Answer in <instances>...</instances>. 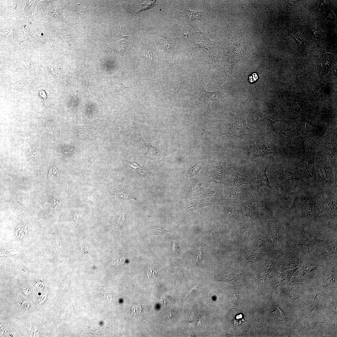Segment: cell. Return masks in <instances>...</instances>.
<instances>
[{
  "mask_svg": "<svg viewBox=\"0 0 337 337\" xmlns=\"http://www.w3.org/2000/svg\"><path fill=\"white\" fill-rule=\"evenodd\" d=\"M254 192L251 185L246 188L242 186H232L228 189L225 198L232 204L241 205L251 198Z\"/></svg>",
  "mask_w": 337,
  "mask_h": 337,
  "instance_id": "cell-2",
  "label": "cell"
},
{
  "mask_svg": "<svg viewBox=\"0 0 337 337\" xmlns=\"http://www.w3.org/2000/svg\"><path fill=\"white\" fill-rule=\"evenodd\" d=\"M35 285L36 287L41 290L43 289L44 287V283L42 281L36 282L35 283Z\"/></svg>",
  "mask_w": 337,
  "mask_h": 337,
  "instance_id": "cell-37",
  "label": "cell"
},
{
  "mask_svg": "<svg viewBox=\"0 0 337 337\" xmlns=\"http://www.w3.org/2000/svg\"><path fill=\"white\" fill-rule=\"evenodd\" d=\"M38 93L40 96L42 97L44 103L47 106H49L50 104L49 101L47 99L46 96L45 92L42 90H40L38 91Z\"/></svg>",
  "mask_w": 337,
  "mask_h": 337,
  "instance_id": "cell-31",
  "label": "cell"
},
{
  "mask_svg": "<svg viewBox=\"0 0 337 337\" xmlns=\"http://www.w3.org/2000/svg\"><path fill=\"white\" fill-rule=\"evenodd\" d=\"M129 165L132 168H134L140 174L144 176H149V174L147 171L135 163H132L131 164H129Z\"/></svg>",
  "mask_w": 337,
  "mask_h": 337,
  "instance_id": "cell-26",
  "label": "cell"
},
{
  "mask_svg": "<svg viewBox=\"0 0 337 337\" xmlns=\"http://www.w3.org/2000/svg\"><path fill=\"white\" fill-rule=\"evenodd\" d=\"M315 152L314 150L308 152L304 157L303 162L306 172L308 176L312 178L314 176L315 170Z\"/></svg>",
  "mask_w": 337,
  "mask_h": 337,
  "instance_id": "cell-16",
  "label": "cell"
},
{
  "mask_svg": "<svg viewBox=\"0 0 337 337\" xmlns=\"http://www.w3.org/2000/svg\"><path fill=\"white\" fill-rule=\"evenodd\" d=\"M254 114L256 116V118L262 124L266 127L273 131L276 133L280 134H283L287 135L284 132L279 133L276 131L275 124L276 122L278 121V120H272L259 112H254Z\"/></svg>",
  "mask_w": 337,
  "mask_h": 337,
  "instance_id": "cell-18",
  "label": "cell"
},
{
  "mask_svg": "<svg viewBox=\"0 0 337 337\" xmlns=\"http://www.w3.org/2000/svg\"><path fill=\"white\" fill-rule=\"evenodd\" d=\"M299 178L296 172L293 170L285 169L281 171L275 180L280 182H288L298 180Z\"/></svg>",
  "mask_w": 337,
  "mask_h": 337,
  "instance_id": "cell-17",
  "label": "cell"
},
{
  "mask_svg": "<svg viewBox=\"0 0 337 337\" xmlns=\"http://www.w3.org/2000/svg\"><path fill=\"white\" fill-rule=\"evenodd\" d=\"M194 85L200 96L206 100L216 101L218 100L219 95L217 91L210 92L205 90L202 84L200 74L194 76Z\"/></svg>",
  "mask_w": 337,
  "mask_h": 337,
  "instance_id": "cell-13",
  "label": "cell"
},
{
  "mask_svg": "<svg viewBox=\"0 0 337 337\" xmlns=\"http://www.w3.org/2000/svg\"><path fill=\"white\" fill-rule=\"evenodd\" d=\"M115 196L117 198H121L123 199H136L135 197L132 194L124 191H117L115 193Z\"/></svg>",
  "mask_w": 337,
  "mask_h": 337,
  "instance_id": "cell-25",
  "label": "cell"
},
{
  "mask_svg": "<svg viewBox=\"0 0 337 337\" xmlns=\"http://www.w3.org/2000/svg\"><path fill=\"white\" fill-rule=\"evenodd\" d=\"M335 181L334 183V185L332 187V188H334L336 189L337 188V171L336 170L335 171Z\"/></svg>",
  "mask_w": 337,
  "mask_h": 337,
  "instance_id": "cell-41",
  "label": "cell"
},
{
  "mask_svg": "<svg viewBox=\"0 0 337 337\" xmlns=\"http://www.w3.org/2000/svg\"><path fill=\"white\" fill-rule=\"evenodd\" d=\"M46 298V295H45L42 296L40 297L38 299V303L39 304H41L44 302Z\"/></svg>",
  "mask_w": 337,
  "mask_h": 337,
  "instance_id": "cell-39",
  "label": "cell"
},
{
  "mask_svg": "<svg viewBox=\"0 0 337 337\" xmlns=\"http://www.w3.org/2000/svg\"><path fill=\"white\" fill-rule=\"evenodd\" d=\"M153 231L155 234H161L167 232L168 231L162 227H156L153 229Z\"/></svg>",
  "mask_w": 337,
  "mask_h": 337,
  "instance_id": "cell-32",
  "label": "cell"
},
{
  "mask_svg": "<svg viewBox=\"0 0 337 337\" xmlns=\"http://www.w3.org/2000/svg\"><path fill=\"white\" fill-rule=\"evenodd\" d=\"M323 139V155L330 161L337 152L336 131L328 133Z\"/></svg>",
  "mask_w": 337,
  "mask_h": 337,
  "instance_id": "cell-7",
  "label": "cell"
},
{
  "mask_svg": "<svg viewBox=\"0 0 337 337\" xmlns=\"http://www.w3.org/2000/svg\"><path fill=\"white\" fill-rule=\"evenodd\" d=\"M325 201L326 204L330 209L333 212L337 214V201L335 199L330 196L325 198Z\"/></svg>",
  "mask_w": 337,
  "mask_h": 337,
  "instance_id": "cell-24",
  "label": "cell"
},
{
  "mask_svg": "<svg viewBox=\"0 0 337 337\" xmlns=\"http://www.w3.org/2000/svg\"><path fill=\"white\" fill-rule=\"evenodd\" d=\"M31 289L27 287H25L23 288L22 290V292L25 295H29L31 292Z\"/></svg>",
  "mask_w": 337,
  "mask_h": 337,
  "instance_id": "cell-38",
  "label": "cell"
},
{
  "mask_svg": "<svg viewBox=\"0 0 337 337\" xmlns=\"http://www.w3.org/2000/svg\"><path fill=\"white\" fill-rule=\"evenodd\" d=\"M315 206L312 199L309 197L303 198L301 201V211L306 216L311 215L314 212Z\"/></svg>",
  "mask_w": 337,
  "mask_h": 337,
  "instance_id": "cell-19",
  "label": "cell"
},
{
  "mask_svg": "<svg viewBox=\"0 0 337 337\" xmlns=\"http://www.w3.org/2000/svg\"><path fill=\"white\" fill-rule=\"evenodd\" d=\"M239 61L235 60L222 63L220 66L218 72V78L221 83L232 79L233 68L234 65Z\"/></svg>",
  "mask_w": 337,
  "mask_h": 337,
  "instance_id": "cell-14",
  "label": "cell"
},
{
  "mask_svg": "<svg viewBox=\"0 0 337 337\" xmlns=\"http://www.w3.org/2000/svg\"><path fill=\"white\" fill-rule=\"evenodd\" d=\"M298 195L297 193H295L288 197L286 203L285 208L286 210L290 211L293 209L297 198Z\"/></svg>",
  "mask_w": 337,
  "mask_h": 337,
  "instance_id": "cell-23",
  "label": "cell"
},
{
  "mask_svg": "<svg viewBox=\"0 0 337 337\" xmlns=\"http://www.w3.org/2000/svg\"><path fill=\"white\" fill-rule=\"evenodd\" d=\"M246 132L253 133L252 130L248 127L244 114L242 113L234 117L225 131L226 134L232 135L243 139L239 134Z\"/></svg>",
  "mask_w": 337,
  "mask_h": 337,
  "instance_id": "cell-4",
  "label": "cell"
},
{
  "mask_svg": "<svg viewBox=\"0 0 337 337\" xmlns=\"http://www.w3.org/2000/svg\"><path fill=\"white\" fill-rule=\"evenodd\" d=\"M22 307L25 309H27L29 307V303L27 301H24L22 303Z\"/></svg>",
  "mask_w": 337,
  "mask_h": 337,
  "instance_id": "cell-40",
  "label": "cell"
},
{
  "mask_svg": "<svg viewBox=\"0 0 337 337\" xmlns=\"http://www.w3.org/2000/svg\"><path fill=\"white\" fill-rule=\"evenodd\" d=\"M136 2L133 7V12L135 14H137L140 11L151 7L155 5L154 1H141Z\"/></svg>",
  "mask_w": 337,
  "mask_h": 337,
  "instance_id": "cell-20",
  "label": "cell"
},
{
  "mask_svg": "<svg viewBox=\"0 0 337 337\" xmlns=\"http://www.w3.org/2000/svg\"><path fill=\"white\" fill-rule=\"evenodd\" d=\"M185 14L188 19L191 22L195 20H199L203 22L202 20V13L200 12L191 11L187 7Z\"/></svg>",
  "mask_w": 337,
  "mask_h": 337,
  "instance_id": "cell-21",
  "label": "cell"
},
{
  "mask_svg": "<svg viewBox=\"0 0 337 337\" xmlns=\"http://www.w3.org/2000/svg\"><path fill=\"white\" fill-rule=\"evenodd\" d=\"M143 49V55L144 57L148 60L152 61L154 59V56L151 50L147 47H144Z\"/></svg>",
  "mask_w": 337,
  "mask_h": 337,
  "instance_id": "cell-27",
  "label": "cell"
},
{
  "mask_svg": "<svg viewBox=\"0 0 337 337\" xmlns=\"http://www.w3.org/2000/svg\"><path fill=\"white\" fill-rule=\"evenodd\" d=\"M160 43L162 48L167 51H169L172 47V41L168 36L164 35L161 37Z\"/></svg>",
  "mask_w": 337,
  "mask_h": 337,
  "instance_id": "cell-22",
  "label": "cell"
},
{
  "mask_svg": "<svg viewBox=\"0 0 337 337\" xmlns=\"http://www.w3.org/2000/svg\"><path fill=\"white\" fill-rule=\"evenodd\" d=\"M280 149L271 142L265 139L255 141L250 147L249 153L251 157L254 159L256 158L272 154L280 153Z\"/></svg>",
  "mask_w": 337,
  "mask_h": 337,
  "instance_id": "cell-3",
  "label": "cell"
},
{
  "mask_svg": "<svg viewBox=\"0 0 337 337\" xmlns=\"http://www.w3.org/2000/svg\"><path fill=\"white\" fill-rule=\"evenodd\" d=\"M296 122L295 134L305 141H311L318 139L323 133V128L314 125L308 121L303 112L301 114L300 122Z\"/></svg>",
  "mask_w": 337,
  "mask_h": 337,
  "instance_id": "cell-1",
  "label": "cell"
},
{
  "mask_svg": "<svg viewBox=\"0 0 337 337\" xmlns=\"http://www.w3.org/2000/svg\"><path fill=\"white\" fill-rule=\"evenodd\" d=\"M306 98L295 102H288L282 107V111L289 116L296 120L297 115L306 103Z\"/></svg>",
  "mask_w": 337,
  "mask_h": 337,
  "instance_id": "cell-11",
  "label": "cell"
},
{
  "mask_svg": "<svg viewBox=\"0 0 337 337\" xmlns=\"http://www.w3.org/2000/svg\"><path fill=\"white\" fill-rule=\"evenodd\" d=\"M195 39L193 46L194 49L202 47L206 49L209 53L212 61L213 58L217 56V48L221 44L220 41L213 42L211 41L203 32L200 31L195 33Z\"/></svg>",
  "mask_w": 337,
  "mask_h": 337,
  "instance_id": "cell-5",
  "label": "cell"
},
{
  "mask_svg": "<svg viewBox=\"0 0 337 337\" xmlns=\"http://www.w3.org/2000/svg\"><path fill=\"white\" fill-rule=\"evenodd\" d=\"M240 274H233L222 278L228 281L234 282L239 280L240 278Z\"/></svg>",
  "mask_w": 337,
  "mask_h": 337,
  "instance_id": "cell-29",
  "label": "cell"
},
{
  "mask_svg": "<svg viewBox=\"0 0 337 337\" xmlns=\"http://www.w3.org/2000/svg\"><path fill=\"white\" fill-rule=\"evenodd\" d=\"M325 156L321 155L316 159L315 169L318 178L324 183H328L332 173L331 170Z\"/></svg>",
  "mask_w": 337,
  "mask_h": 337,
  "instance_id": "cell-8",
  "label": "cell"
},
{
  "mask_svg": "<svg viewBox=\"0 0 337 337\" xmlns=\"http://www.w3.org/2000/svg\"><path fill=\"white\" fill-rule=\"evenodd\" d=\"M337 67L335 66L328 73L327 76V78L329 80H332L337 77L336 75Z\"/></svg>",
  "mask_w": 337,
  "mask_h": 337,
  "instance_id": "cell-30",
  "label": "cell"
},
{
  "mask_svg": "<svg viewBox=\"0 0 337 337\" xmlns=\"http://www.w3.org/2000/svg\"><path fill=\"white\" fill-rule=\"evenodd\" d=\"M247 49V47L245 45L237 43L227 48L224 54L225 58L228 61L236 56L245 54Z\"/></svg>",
  "mask_w": 337,
  "mask_h": 337,
  "instance_id": "cell-15",
  "label": "cell"
},
{
  "mask_svg": "<svg viewBox=\"0 0 337 337\" xmlns=\"http://www.w3.org/2000/svg\"><path fill=\"white\" fill-rule=\"evenodd\" d=\"M334 62V57L332 54L328 53L323 54L317 64L316 70L318 74L321 76L327 74Z\"/></svg>",
  "mask_w": 337,
  "mask_h": 337,
  "instance_id": "cell-10",
  "label": "cell"
},
{
  "mask_svg": "<svg viewBox=\"0 0 337 337\" xmlns=\"http://www.w3.org/2000/svg\"><path fill=\"white\" fill-rule=\"evenodd\" d=\"M202 252L201 251V248H200L198 253L195 255V258L196 259L195 264L198 265L199 263L202 258Z\"/></svg>",
  "mask_w": 337,
  "mask_h": 337,
  "instance_id": "cell-33",
  "label": "cell"
},
{
  "mask_svg": "<svg viewBox=\"0 0 337 337\" xmlns=\"http://www.w3.org/2000/svg\"><path fill=\"white\" fill-rule=\"evenodd\" d=\"M228 176V180L232 186H242L244 184H252V180L242 173L232 168Z\"/></svg>",
  "mask_w": 337,
  "mask_h": 337,
  "instance_id": "cell-12",
  "label": "cell"
},
{
  "mask_svg": "<svg viewBox=\"0 0 337 337\" xmlns=\"http://www.w3.org/2000/svg\"><path fill=\"white\" fill-rule=\"evenodd\" d=\"M261 197L260 193L254 192L251 198L241 205L243 213L252 217H256L263 208Z\"/></svg>",
  "mask_w": 337,
  "mask_h": 337,
  "instance_id": "cell-6",
  "label": "cell"
},
{
  "mask_svg": "<svg viewBox=\"0 0 337 337\" xmlns=\"http://www.w3.org/2000/svg\"><path fill=\"white\" fill-rule=\"evenodd\" d=\"M132 308V314L136 315L138 314L140 312L141 310V308L139 305L134 306Z\"/></svg>",
  "mask_w": 337,
  "mask_h": 337,
  "instance_id": "cell-35",
  "label": "cell"
},
{
  "mask_svg": "<svg viewBox=\"0 0 337 337\" xmlns=\"http://www.w3.org/2000/svg\"><path fill=\"white\" fill-rule=\"evenodd\" d=\"M246 320L243 319L242 314L237 315L235 316L233 320L234 326H238L242 324Z\"/></svg>",
  "mask_w": 337,
  "mask_h": 337,
  "instance_id": "cell-28",
  "label": "cell"
},
{
  "mask_svg": "<svg viewBox=\"0 0 337 337\" xmlns=\"http://www.w3.org/2000/svg\"><path fill=\"white\" fill-rule=\"evenodd\" d=\"M173 242L172 249L173 251L176 253L179 248L178 243L177 241L175 239H173Z\"/></svg>",
  "mask_w": 337,
  "mask_h": 337,
  "instance_id": "cell-36",
  "label": "cell"
},
{
  "mask_svg": "<svg viewBox=\"0 0 337 337\" xmlns=\"http://www.w3.org/2000/svg\"><path fill=\"white\" fill-rule=\"evenodd\" d=\"M268 166L259 167L255 177L252 180L251 186L253 187L254 192L260 193L259 188L262 186H266L271 189H273L266 174Z\"/></svg>",
  "mask_w": 337,
  "mask_h": 337,
  "instance_id": "cell-9",
  "label": "cell"
},
{
  "mask_svg": "<svg viewBox=\"0 0 337 337\" xmlns=\"http://www.w3.org/2000/svg\"><path fill=\"white\" fill-rule=\"evenodd\" d=\"M258 77L257 74L256 73H253L249 76L248 81L251 82H253L258 79Z\"/></svg>",
  "mask_w": 337,
  "mask_h": 337,
  "instance_id": "cell-34",
  "label": "cell"
}]
</instances>
